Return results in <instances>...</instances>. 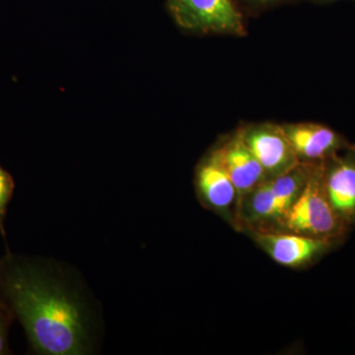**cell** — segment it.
<instances>
[{
    "mask_svg": "<svg viewBox=\"0 0 355 355\" xmlns=\"http://www.w3.org/2000/svg\"><path fill=\"white\" fill-rule=\"evenodd\" d=\"M238 132L268 179L286 174L300 164L282 125L254 123L239 128Z\"/></svg>",
    "mask_w": 355,
    "mask_h": 355,
    "instance_id": "6",
    "label": "cell"
},
{
    "mask_svg": "<svg viewBox=\"0 0 355 355\" xmlns=\"http://www.w3.org/2000/svg\"><path fill=\"white\" fill-rule=\"evenodd\" d=\"M167 6L173 19L186 31L246 36L242 14L231 0H167Z\"/></svg>",
    "mask_w": 355,
    "mask_h": 355,
    "instance_id": "4",
    "label": "cell"
},
{
    "mask_svg": "<svg viewBox=\"0 0 355 355\" xmlns=\"http://www.w3.org/2000/svg\"><path fill=\"white\" fill-rule=\"evenodd\" d=\"M252 239L275 263L287 268H302L329 251L330 241L284 231H247Z\"/></svg>",
    "mask_w": 355,
    "mask_h": 355,
    "instance_id": "8",
    "label": "cell"
},
{
    "mask_svg": "<svg viewBox=\"0 0 355 355\" xmlns=\"http://www.w3.org/2000/svg\"><path fill=\"white\" fill-rule=\"evenodd\" d=\"M14 318L10 311L0 301V355L9 354V328Z\"/></svg>",
    "mask_w": 355,
    "mask_h": 355,
    "instance_id": "12",
    "label": "cell"
},
{
    "mask_svg": "<svg viewBox=\"0 0 355 355\" xmlns=\"http://www.w3.org/2000/svg\"><path fill=\"white\" fill-rule=\"evenodd\" d=\"M195 186L197 197L203 207L235 226L237 191L224 164L219 146L210 149L198 163Z\"/></svg>",
    "mask_w": 355,
    "mask_h": 355,
    "instance_id": "5",
    "label": "cell"
},
{
    "mask_svg": "<svg viewBox=\"0 0 355 355\" xmlns=\"http://www.w3.org/2000/svg\"><path fill=\"white\" fill-rule=\"evenodd\" d=\"M282 128L300 163L323 162L349 144L340 133L321 123H284Z\"/></svg>",
    "mask_w": 355,
    "mask_h": 355,
    "instance_id": "9",
    "label": "cell"
},
{
    "mask_svg": "<svg viewBox=\"0 0 355 355\" xmlns=\"http://www.w3.org/2000/svg\"><path fill=\"white\" fill-rule=\"evenodd\" d=\"M14 188H15V184H14L13 178L0 166V233L4 238L6 236L4 221H6L9 202L13 196Z\"/></svg>",
    "mask_w": 355,
    "mask_h": 355,
    "instance_id": "11",
    "label": "cell"
},
{
    "mask_svg": "<svg viewBox=\"0 0 355 355\" xmlns=\"http://www.w3.org/2000/svg\"><path fill=\"white\" fill-rule=\"evenodd\" d=\"M218 146L220 147L224 164L237 191V220L238 211L244 198L268 177L259 161L245 144L238 130Z\"/></svg>",
    "mask_w": 355,
    "mask_h": 355,
    "instance_id": "10",
    "label": "cell"
},
{
    "mask_svg": "<svg viewBox=\"0 0 355 355\" xmlns=\"http://www.w3.org/2000/svg\"><path fill=\"white\" fill-rule=\"evenodd\" d=\"M315 164L300 163L291 171L259 184L243 200L235 228L244 232L282 231Z\"/></svg>",
    "mask_w": 355,
    "mask_h": 355,
    "instance_id": "2",
    "label": "cell"
},
{
    "mask_svg": "<svg viewBox=\"0 0 355 355\" xmlns=\"http://www.w3.org/2000/svg\"><path fill=\"white\" fill-rule=\"evenodd\" d=\"M252 1L257 2V3H270V2L279 1V0H252Z\"/></svg>",
    "mask_w": 355,
    "mask_h": 355,
    "instance_id": "13",
    "label": "cell"
},
{
    "mask_svg": "<svg viewBox=\"0 0 355 355\" xmlns=\"http://www.w3.org/2000/svg\"><path fill=\"white\" fill-rule=\"evenodd\" d=\"M323 180L331 209L347 230L355 223V146L324 161Z\"/></svg>",
    "mask_w": 355,
    "mask_h": 355,
    "instance_id": "7",
    "label": "cell"
},
{
    "mask_svg": "<svg viewBox=\"0 0 355 355\" xmlns=\"http://www.w3.org/2000/svg\"><path fill=\"white\" fill-rule=\"evenodd\" d=\"M323 162L313 166L304 188L292 205L282 231L333 242L347 229L336 216L327 198Z\"/></svg>",
    "mask_w": 355,
    "mask_h": 355,
    "instance_id": "3",
    "label": "cell"
},
{
    "mask_svg": "<svg viewBox=\"0 0 355 355\" xmlns=\"http://www.w3.org/2000/svg\"><path fill=\"white\" fill-rule=\"evenodd\" d=\"M0 301L22 324L36 354L83 355L94 349L91 306L51 263L7 254L0 260Z\"/></svg>",
    "mask_w": 355,
    "mask_h": 355,
    "instance_id": "1",
    "label": "cell"
},
{
    "mask_svg": "<svg viewBox=\"0 0 355 355\" xmlns=\"http://www.w3.org/2000/svg\"><path fill=\"white\" fill-rule=\"evenodd\" d=\"M324 1H338V0H324Z\"/></svg>",
    "mask_w": 355,
    "mask_h": 355,
    "instance_id": "14",
    "label": "cell"
}]
</instances>
